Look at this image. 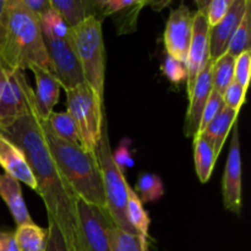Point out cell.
Listing matches in <instances>:
<instances>
[{
	"mask_svg": "<svg viewBox=\"0 0 251 251\" xmlns=\"http://www.w3.org/2000/svg\"><path fill=\"white\" fill-rule=\"evenodd\" d=\"M0 134L22 150L36 179L37 193L46 205L48 220L59 228L68 251H77L76 196L49 152L36 112L2 129Z\"/></svg>",
	"mask_w": 251,
	"mask_h": 251,
	"instance_id": "obj_1",
	"label": "cell"
},
{
	"mask_svg": "<svg viewBox=\"0 0 251 251\" xmlns=\"http://www.w3.org/2000/svg\"><path fill=\"white\" fill-rule=\"evenodd\" d=\"M0 59L12 70H29L33 65L50 70L38 17L25 6L22 0H7Z\"/></svg>",
	"mask_w": 251,
	"mask_h": 251,
	"instance_id": "obj_2",
	"label": "cell"
},
{
	"mask_svg": "<svg viewBox=\"0 0 251 251\" xmlns=\"http://www.w3.org/2000/svg\"><path fill=\"white\" fill-rule=\"evenodd\" d=\"M41 126L49 152L76 199L105 210L102 178L95 152L91 153L81 146L64 141L49 129L46 122H41Z\"/></svg>",
	"mask_w": 251,
	"mask_h": 251,
	"instance_id": "obj_3",
	"label": "cell"
},
{
	"mask_svg": "<svg viewBox=\"0 0 251 251\" xmlns=\"http://www.w3.org/2000/svg\"><path fill=\"white\" fill-rule=\"evenodd\" d=\"M95 156L102 178L103 191L105 198V212L115 227L129 234L136 235L126 217L127 186L129 183L124 176V172L113 159L112 147L108 135L107 118H104L102 135L95 149ZM137 237V235H136Z\"/></svg>",
	"mask_w": 251,
	"mask_h": 251,
	"instance_id": "obj_4",
	"label": "cell"
},
{
	"mask_svg": "<svg viewBox=\"0 0 251 251\" xmlns=\"http://www.w3.org/2000/svg\"><path fill=\"white\" fill-rule=\"evenodd\" d=\"M69 38L80 61L85 83L104 100L105 55L102 21L95 16L87 17L70 28Z\"/></svg>",
	"mask_w": 251,
	"mask_h": 251,
	"instance_id": "obj_5",
	"label": "cell"
},
{
	"mask_svg": "<svg viewBox=\"0 0 251 251\" xmlns=\"http://www.w3.org/2000/svg\"><path fill=\"white\" fill-rule=\"evenodd\" d=\"M65 92L68 104L66 112L75 122L82 149L93 153L102 135L105 118L103 110L104 100H100L86 83Z\"/></svg>",
	"mask_w": 251,
	"mask_h": 251,
	"instance_id": "obj_6",
	"label": "cell"
},
{
	"mask_svg": "<svg viewBox=\"0 0 251 251\" xmlns=\"http://www.w3.org/2000/svg\"><path fill=\"white\" fill-rule=\"evenodd\" d=\"M2 63V61H1ZM36 112L34 91L22 70L0 68V131Z\"/></svg>",
	"mask_w": 251,
	"mask_h": 251,
	"instance_id": "obj_7",
	"label": "cell"
},
{
	"mask_svg": "<svg viewBox=\"0 0 251 251\" xmlns=\"http://www.w3.org/2000/svg\"><path fill=\"white\" fill-rule=\"evenodd\" d=\"M78 226L77 251H112L108 239V226L112 221L105 210L76 199Z\"/></svg>",
	"mask_w": 251,
	"mask_h": 251,
	"instance_id": "obj_8",
	"label": "cell"
},
{
	"mask_svg": "<svg viewBox=\"0 0 251 251\" xmlns=\"http://www.w3.org/2000/svg\"><path fill=\"white\" fill-rule=\"evenodd\" d=\"M50 70L65 91L85 83L82 69L73 48L70 38L43 37Z\"/></svg>",
	"mask_w": 251,
	"mask_h": 251,
	"instance_id": "obj_9",
	"label": "cell"
},
{
	"mask_svg": "<svg viewBox=\"0 0 251 251\" xmlns=\"http://www.w3.org/2000/svg\"><path fill=\"white\" fill-rule=\"evenodd\" d=\"M223 205L226 210L239 216L242 212V153L238 122L232 127V142L228 152L222 181Z\"/></svg>",
	"mask_w": 251,
	"mask_h": 251,
	"instance_id": "obj_10",
	"label": "cell"
},
{
	"mask_svg": "<svg viewBox=\"0 0 251 251\" xmlns=\"http://www.w3.org/2000/svg\"><path fill=\"white\" fill-rule=\"evenodd\" d=\"M194 14L185 4L172 10L164 31V46L167 55L186 63L191 34H193Z\"/></svg>",
	"mask_w": 251,
	"mask_h": 251,
	"instance_id": "obj_11",
	"label": "cell"
},
{
	"mask_svg": "<svg viewBox=\"0 0 251 251\" xmlns=\"http://www.w3.org/2000/svg\"><path fill=\"white\" fill-rule=\"evenodd\" d=\"M210 28L205 12L202 10H198L194 14L193 34H191L185 63L188 68V80H186L188 96H190L193 91L199 74L210 61Z\"/></svg>",
	"mask_w": 251,
	"mask_h": 251,
	"instance_id": "obj_12",
	"label": "cell"
},
{
	"mask_svg": "<svg viewBox=\"0 0 251 251\" xmlns=\"http://www.w3.org/2000/svg\"><path fill=\"white\" fill-rule=\"evenodd\" d=\"M149 4L147 0H100L95 1L96 15L100 21L113 16L118 34H127L136 31L140 12Z\"/></svg>",
	"mask_w": 251,
	"mask_h": 251,
	"instance_id": "obj_13",
	"label": "cell"
},
{
	"mask_svg": "<svg viewBox=\"0 0 251 251\" xmlns=\"http://www.w3.org/2000/svg\"><path fill=\"white\" fill-rule=\"evenodd\" d=\"M211 92H212V61L210 60L196 77L195 85L189 96L190 103L184 122V134L186 137L194 139L198 136L201 117Z\"/></svg>",
	"mask_w": 251,
	"mask_h": 251,
	"instance_id": "obj_14",
	"label": "cell"
},
{
	"mask_svg": "<svg viewBox=\"0 0 251 251\" xmlns=\"http://www.w3.org/2000/svg\"><path fill=\"white\" fill-rule=\"evenodd\" d=\"M250 0H233L229 11L225 19L210 28V60L216 61L227 51L230 38L242 21Z\"/></svg>",
	"mask_w": 251,
	"mask_h": 251,
	"instance_id": "obj_15",
	"label": "cell"
},
{
	"mask_svg": "<svg viewBox=\"0 0 251 251\" xmlns=\"http://www.w3.org/2000/svg\"><path fill=\"white\" fill-rule=\"evenodd\" d=\"M36 80L34 91V108L41 122H47L49 115L54 112L53 108L60 97L61 86L51 70L42 66L33 65L29 68Z\"/></svg>",
	"mask_w": 251,
	"mask_h": 251,
	"instance_id": "obj_16",
	"label": "cell"
},
{
	"mask_svg": "<svg viewBox=\"0 0 251 251\" xmlns=\"http://www.w3.org/2000/svg\"><path fill=\"white\" fill-rule=\"evenodd\" d=\"M0 167L4 169L5 174L37 191L36 179L25 153L17 145L2 134H0Z\"/></svg>",
	"mask_w": 251,
	"mask_h": 251,
	"instance_id": "obj_17",
	"label": "cell"
},
{
	"mask_svg": "<svg viewBox=\"0 0 251 251\" xmlns=\"http://www.w3.org/2000/svg\"><path fill=\"white\" fill-rule=\"evenodd\" d=\"M0 198L9 208L16 226L32 222L31 215L22 196L21 185L5 173H0Z\"/></svg>",
	"mask_w": 251,
	"mask_h": 251,
	"instance_id": "obj_18",
	"label": "cell"
},
{
	"mask_svg": "<svg viewBox=\"0 0 251 251\" xmlns=\"http://www.w3.org/2000/svg\"><path fill=\"white\" fill-rule=\"evenodd\" d=\"M238 115H239V113L229 109L225 105V108L218 113L217 117L207 125V127L201 134L213 144L217 158L220 157L221 151L225 146L226 140H227L233 125L238 122Z\"/></svg>",
	"mask_w": 251,
	"mask_h": 251,
	"instance_id": "obj_19",
	"label": "cell"
},
{
	"mask_svg": "<svg viewBox=\"0 0 251 251\" xmlns=\"http://www.w3.org/2000/svg\"><path fill=\"white\" fill-rule=\"evenodd\" d=\"M50 6L51 9H54L60 15L61 19L68 25L69 28H73L76 25L81 24L87 17H97L95 1H86V0H50Z\"/></svg>",
	"mask_w": 251,
	"mask_h": 251,
	"instance_id": "obj_20",
	"label": "cell"
},
{
	"mask_svg": "<svg viewBox=\"0 0 251 251\" xmlns=\"http://www.w3.org/2000/svg\"><path fill=\"white\" fill-rule=\"evenodd\" d=\"M126 217L130 226L136 233L139 242L144 249H149L147 240H149L150 217L147 211L145 210L144 203L140 201L131 186H127V203H126Z\"/></svg>",
	"mask_w": 251,
	"mask_h": 251,
	"instance_id": "obj_21",
	"label": "cell"
},
{
	"mask_svg": "<svg viewBox=\"0 0 251 251\" xmlns=\"http://www.w3.org/2000/svg\"><path fill=\"white\" fill-rule=\"evenodd\" d=\"M194 161L199 180L202 184L210 180L212 172L215 169L217 157L215 153V147L210 140L203 135L194 137Z\"/></svg>",
	"mask_w": 251,
	"mask_h": 251,
	"instance_id": "obj_22",
	"label": "cell"
},
{
	"mask_svg": "<svg viewBox=\"0 0 251 251\" xmlns=\"http://www.w3.org/2000/svg\"><path fill=\"white\" fill-rule=\"evenodd\" d=\"M20 251H46L48 243V229L39 227L32 221L17 226L14 232Z\"/></svg>",
	"mask_w": 251,
	"mask_h": 251,
	"instance_id": "obj_23",
	"label": "cell"
},
{
	"mask_svg": "<svg viewBox=\"0 0 251 251\" xmlns=\"http://www.w3.org/2000/svg\"><path fill=\"white\" fill-rule=\"evenodd\" d=\"M46 123L56 136L63 139L64 141L82 147L77 127L68 112H53Z\"/></svg>",
	"mask_w": 251,
	"mask_h": 251,
	"instance_id": "obj_24",
	"label": "cell"
},
{
	"mask_svg": "<svg viewBox=\"0 0 251 251\" xmlns=\"http://www.w3.org/2000/svg\"><path fill=\"white\" fill-rule=\"evenodd\" d=\"M235 56L226 51L212 63V90L223 95L228 86L234 81Z\"/></svg>",
	"mask_w": 251,
	"mask_h": 251,
	"instance_id": "obj_25",
	"label": "cell"
},
{
	"mask_svg": "<svg viewBox=\"0 0 251 251\" xmlns=\"http://www.w3.org/2000/svg\"><path fill=\"white\" fill-rule=\"evenodd\" d=\"M134 191L142 203L154 202L164 195L163 181L154 173H141Z\"/></svg>",
	"mask_w": 251,
	"mask_h": 251,
	"instance_id": "obj_26",
	"label": "cell"
},
{
	"mask_svg": "<svg viewBox=\"0 0 251 251\" xmlns=\"http://www.w3.org/2000/svg\"><path fill=\"white\" fill-rule=\"evenodd\" d=\"M251 50V2L248 5L242 21L230 38L227 51L237 58L239 54Z\"/></svg>",
	"mask_w": 251,
	"mask_h": 251,
	"instance_id": "obj_27",
	"label": "cell"
},
{
	"mask_svg": "<svg viewBox=\"0 0 251 251\" xmlns=\"http://www.w3.org/2000/svg\"><path fill=\"white\" fill-rule=\"evenodd\" d=\"M39 26L43 37L47 38H68L70 28L64 22L60 15L54 9H49L38 17Z\"/></svg>",
	"mask_w": 251,
	"mask_h": 251,
	"instance_id": "obj_28",
	"label": "cell"
},
{
	"mask_svg": "<svg viewBox=\"0 0 251 251\" xmlns=\"http://www.w3.org/2000/svg\"><path fill=\"white\" fill-rule=\"evenodd\" d=\"M108 239L112 251H149L141 247L136 235L124 232L112 222L108 226Z\"/></svg>",
	"mask_w": 251,
	"mask_h": 251,
	"instance_id": "obj_29",
	"label": "cell"
},
{
	"mask_svg": "<svg viewBox=\"0 0 251 251\" xmlns=\"http://www.w3.org/2000/svg\"><path fill=\"white\" fill-rule=\"evenodd\" d=\"M233 0H210V1H196L198 10H202L206 15L210 27L220 24L229 11Z\"/></svg>",
	"mask_w": 251,
	"mask_h": 251,
	"instance_id": "obj_30",
	"label": "cell"
},
{
	"mask_svg": "<svg viewBox=\"0 0 251 251\" xmlns=\"http://www.w3.org/2000/svg\"><path fill=\"white\" fill-rule=\"evenodd\" d=\"M163 75L174 85H179L181 82H186L188 80V68L186 64L179 61L172 56L167 55L162 65Z\"/></svg>",
	"mask_w": 251,
	"mask_h": 251,
	"instance_id": "obj_31",
	"label": "cell"
},
{
	"mask_svg": "<svg viewBox=\"0 0 251 251\" xmlns=\"http://www.w3.org/2000/svg\"><path fill=\"white\" fill-rule=\"evenodd\" d=\"M225 108V102H223L222 95L217 93L216 91L212 90L210 97H208L207 103H206V107L203 109L202 117H201L200 122V127H199V135H201L203 132V130L207 127V125L215 119L218 115V113Z\"/></svg>",
	"mask_w": 251,
	"mask_h": 251,
	"instance_id": "obj_32",
	"label": "cell"
},
{
	"mask_svg": "<svg viewBox=\"0 0 251 251\" xmlns=\"http://www.w3.org/2000/svg\"><path fill=\"white\" fill-rule=\"evenodd\" d=\"M251 76V50L239 54L235 58L234 81L248 90Z\"/></svg>",
	"mask_w": 251,
	"mask_h": 251,
	"instance_id": "obj_33",
	"label": "cell"
},
{
	"mask_svg": "<svg viewBox=\"0 0 251 251\" xmlns=\"http://www.w3.org/2000/svg\"><path fill=\"white\" fill-rule=\"evenodd\" d=\"M247 91L248 90H245L243 86H240L239 83L233 81V82L228 86L227 90L225 91V93L222 95L223 102H225L226 107L239 113L240 108H242L243 104L245 103Z\"/></svg>",
	"mask_w": 251,
	"mask_h": 251,
	"instance_id": "obj_34",
	"label": "cell"
},
{
	"mask_svg": "<svg viewBox=\"0 0 251 251\" xmlns=\"http://www.w3.org/2000/svg\"><path fill=\"white\" fill-rule=\"evenodd\" d=\"M130 141L127 139H123L117 150L113 152V159L117 163V166L124 172L125 168H130L134 166V159H132L131 153L129 151Z\"/></svg>",
	"mask_w": 251,
	"mask_h": 251,
	"instance_id": "obj_35",
	"label": "cell"
},
{
	"mask_svg": "<svg viewBox=\"0 0 251 251\" xmlns=\"http://www.w3.org/2000/svg\"><path fill=\"white\" fill-rule=\"evenodd\" d=\"M0 251H20L14 232L0 229Z\"/></svg>",
	"mask_w": 251,
	"mask_h": 251,
	"instance_id": "obj_36",
	"label": "cell"
},
{
	"mask_svg": "<svg viewBox=\"0 0 251 251\" xmlns=\"http://www.w3.org/2000/svg\"><path fill=\"white\" fill-rule=\"evenodd\" d=\"M25 6L31 10L37 17L42 16L50 9V0H22Z\"/></svg>",
	"mask_w": 251,
	"mask_h": 251,
	"instance_id": "obj_37",
	"label": "cell"
},
{
	"mask_svg": "<svg viewBox=\"0 0 251 251\" xmlns=\"http://www.w3.org/2000/svg\"><path fill=\"white\" fill-rule=\"evenodd\" d=\"M6 11L7 0H0V47H1L2 39H4L5 26H6Z\"/></svg>",
	"mask_w": 251,
	"mask_h": 251,
	"instance_id": "obj_38",
	"label": "cell"
},
{
	"mask_svg": "<svg viewBox=\"0 0 251 251\" xmlns=\"http://www.w3.org/2000/svg\"><path fill=\"white\" fill-rule=\"evenodd\" d=\"M1 64H2V63H1V59H0V68H1Z\"/></svg>",
	"mask_w": 251,
	"mask_h": 251,
	"instance_id": "obj_39",
	"label": "cell"
}]
</instances>
